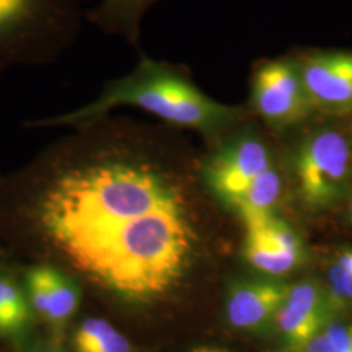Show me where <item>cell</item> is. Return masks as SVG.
<instances>
[{"label": "cell", "mask_w": 352, "mask_h": 352, "mask_svg": "<svg viewBox=\"0 0 352 352\" xmlns=\"http://www.w3.org/2000/svg\"><path fill=\"white\" fill-rule=\"evenodd\" d=\"M302 352H338L336 347L327 340L324 333H320L317 337L311 340Z\"/></svg>", "instance_id": "obj_17"}, {"label": "cell", "mask_w": 352, "mask_h": 352, "mask_svg": "<svg viewBox=\"0 0 352 352\" xmlns=\"http://www.w3.org/2000/svg\"><path fill=\"white\" fill-rule=\"evenodd\" d=\"M85 0H0V74L59 62L80 37Z\"/></svg>", "instance_id": "obj_3"}, {"label": "cell", "mask_w": 352, "mask_h": 352, "mask_svg": "<svg viewBox=\"0 0 352 352\" xmlns=\"http://www.w3.org/2000/svg\"><path fill=\"white\" fill-rule=\"evenodd\" d=\"M304 87L315 111H352V51H296Z\"/></svg>", "instance_id": "obj_7"}, {"label": "cell", "mask_w": 352, "mask_h": 352, "mask_svg": "<svg viewBox=\"0 0 352 352\" xmlns=\"http://www.w3.org/2000/svg\"><path fill=\"white\" fill-rule=\"evenodd\" d=\"M322 333L337 351L352 352V325L340 321H330Z\"/></svg>", "instance_id": "obj_16"}, {"label": "cell", "mask_w": 352, "mask_h": 352, "mask_svg": "<svg viewBox=\"0 0 352 352\" xmlns=\"http://www.w3.org/2000/svg\"><path fill=\"white\" fill-rule=\"evenodd\" d=\"M282 187L277 166L256 177L230 205L240 214L243 222L273 214Z\"/></svg>", "instance_id": "obj_14"}, {"label": "cell", "mask_w": 352, "mask_h": 352, "mask_svg": "<svg viewBox=\"0 0 352 352\" xmlns=\"http://www.w3.org/2000/svg\"><path fill=\"white\" fill-rule=\"evenodd\" d=\"M337 264L342 266L347 273H350L352 276V251L343 252L340 254Z\"/></svg>", "instance_id": "obj_18"}, {"label": "cell", "mask_w": 352, "mask_h": 352, "mask_svg": "<svg viewBox=\"0 0 352 352\" xmlns=\"http://www.w3.org/2000/svg\"><path fill=\"white\" fill-rule=\"evenodd\" d=\"M294 168L304 204L322 209L337 201L352 174V141L343 131L321 126L308 132L294 151Z\"/></svg>", "instance_id": "obj_4"}, {"label": "cell", "mask_w": 352, "mask_h": 352, "mask_svg": "<svg viewBox=\"0 0 352 352\" xmlns=\"http://www.w3.org/2000/svg\"><path fill=\"white\" fill-rule=\"evenodd\" d=\"M23 352H65L63 349L60 347V346H58V344H36V346H33V347H30V349H28L25 351Z\"/></svg>", "instance_id": "obj_19"}, {"label": "cell", "mask_w": 352, "mask_h": 352, "mask_svg": "<svg viewBox=\"0 0 352 352\" xmlns=\"http://www.w3.org/2000/svg\"><path fill=\"white\" fill-rule=\"evenodd\" d=\"M277 166L267 140L245 122L221 139L204 160L201 173L206 184L223 201H234L252 182Z\"/></svg>", "instance_id": "obj_6"}, {"label": "cell", "mask_w": 352, "mask_h": 352, "mask_svg": "<svg viewBox=\"0 0 352 352\" xmlns=\"http://www.w3.org/2000/svg\"><path fill=\"white\" fill-rule=\"evenodd\" d=\"M334 312L327 291L321 285L305 280L289 287L274 324L283 349L302 352L311 340L322 333Z\"/></svg>", "instance_id": "obj_8"}, {"label": "cell", "mask_w": 352, "mask_h": 352, "mask_svg": "<svg viewBox=\"0 0 352 352\" xmlns=\"http://www.w3.org/2000/svg\"><path fill=\"white\" fill-rule=\"evenodd\" d=\"M350 217H351V219H352V199H351V201H350Z\"/></svg>", "instance_id": "obj_21"}, {"label": "cell", "mask_w": 352, "mask_h": 352, "mask_svg": "<svg viewBox=\"0 0 352 352\" xmlns=\"http://www.w3.org/2000/svg\"><path fill=\"white\" fill-rule=\"evenodd\" d=\"M82 132L49 158L38 231L91 285L128 304L157 302L192 252L179 195L139 142L98 126Z\"/></svg>", "instance_id": "obj_1"}, {"label": "cell", "mask_w": 352, "mask_h": 352, "mask_svg": "<svg viewBox=\"0 0 352 352\" xmlns=\"http://www.w3.org/2000/svg\"><path fill=\"white\" fill-rule=\"evenodd\" d=\"M162 0H101L85 20L101 32L124 39L141 52V25L146 13Z\"/></svg>", "instance_id": "obj_12"}, {"label": "cell", "mask_w": 352, "mask_h": 352, "mask_svg": "<svg viewBox=\"0 0 352 352\" xmlns=\"http://www.w3.org/2000/svg\"><path fill=\"white\" fill-rule=\"evenodd\" d=\"M192 352H225L222 350H217V349H209V347H200V349H196Z\"/></svg>", "instance_id": "obj_20"}, {"label": "cell", "mask_w": 352, "mask_h": 352, "mask_svg": "<svg viewBox=\"0 0 352 352\" xmlns=\"http://www.w3.org/2000/svg\"><path fill=\"white\" fill-rule=\"evenodd\" d=\"M34 317L24 283L10 273L0 272V337H24Z\"/></svg>", "instance_id": "obj_13"}, {"label": "cell", "mask_w": 352, "mask_h": 352, "mask_svg": "<svg viewBox=\"0 0 352 352\" xmlns=\"http://www.w3.org/2000/svg\"><path fill=\"white\" fill-rule=\"evenodd\" d=\"M122 106L141 109L170 126L193 129L214 140L245 122L247 116L244 107L226 104L208 96L196 85L186 67L140 52L135 68L107 81L96 100L74 111L30 122L28 126L78 128Z\"/></svg>", "instance_id": "obj_2"}, {"label": "cell", "mask_w": 352, "mask_h": 352, "mask_svg": "<svg viewBox=\"0 0 352 352\" xmlns=\"http://www.w3.org/2000/svg\"><path fill=\"white\" fill-rule=\"evenodd\" d=\"M75 352H133L131 340L104 318L89 317L76 327L72 336Z\"/></svg>", "instance_id": "obj_15"}, {"label": "cell", "mask_w": 352, "mask_h": 352, "mask_svg": "<svg viewBox=\"0 0 352 352\" xmlns=\"http://www.w3.org/2000/svg\"><path fill=\"white\" fill-rule=\"evenodd\" d=\"M24 287L36 317L49 325L55 338L63 337L81 302L75 279L50 265H37L28 269Z\"/></svg>", "instance_id": "obj_10"}, {"label": "cell", "mask_w": 352, "mask_h": 352, "mask_svg": "<svg viewBox=\"0 0 352 352\" xmlns=\"http://www.w3.org/2000/svg\"><path fill=\"white\" fill-rule=\"evenodd\" d=\"M247 236L244 257L258 272L279 277L304 261V247L299 235L273 214L244 222Z\"/></svg>", "instance_id": "obj_9"}, {"label": "cell", "mask_w": 352, "mask_h": 352, "mask_svg": "<svg viewBox=\"0 0 352 352\" xmlns=\"http://www.w3.org/2000/svg\"><path fill=\"white\" fill-rule=\"evenodd\" d=\"M289 291L287 285L273 280H247L235 285L227 296L230 325L245 331H264L276 324Z\"/></svg>", "instance_id": "obj_11"}, {"label": "cell", "mask_w": 352, "mask_h": 352, "mask_svg": "<svg viewBox=\"0 0 352 352\" xmlns=\"http://www.w3.org/2000/svg\"><path fill=\"white\" fill-rule=\"evenodd\" d=\"M250 106L266 126L278 132L300 126L315 109L304 87L296 51L253 64Z\"/></svg>", "instance_id": "obj_5"}]
</instances>
